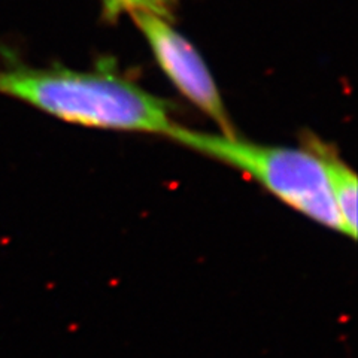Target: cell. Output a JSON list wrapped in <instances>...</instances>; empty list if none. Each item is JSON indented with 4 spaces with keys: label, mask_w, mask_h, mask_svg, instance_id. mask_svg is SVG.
I'll list each match as a JSON object with an SVG mask.
<instances>
[{
    "label": "cell",
    "mask_w": 358,
    "mask_h": 358,
    "mask_svg": "<svg viewBox=\"0 0 358 358\" xmlns=\"http://www.w3.org/2000/svg\"><path fill=\"white\" fill-rule=\"evenodd\" d=\"M109 3L129 9L130 13H143L171 20L175 10V0H109Z\"/></svg>",
    "instance_id": "obj_5"
},
{
    "label": "cell",
    "mask_w": 358,
    "mask_h": 358,
    "mask_svg": "<svg viewBox=\"0 0 358 358\" xmlns=\"http://www.w3.org/2000/svg\"><path fill=\"white\" fill-rule=\"evenodd\" d=\"M169 139L251 178L266 192L320 226L343 234L330 192L321 141L303 147L264 145L238 134L206 133L176 124Z\"/></svg>",
    "instance_id": "obj_2"
},
{
    "label": "cell",
    "mask_w": 358,
    "mask_h": 358,
    "mask_svg": "<svg viewBox=\"0 0 358 358\" xmlns=\"http://www.w3.org/2000/svg\"><path fill=\"white\" fill-rule=\"evenodd\" d=\"M131 17L178 92L214 121L221 133L236 134L217 83L194 45L178 33L169 20L143 13H133Z\"/></svg>",
    "instance_id": "obj_3"
},
{
    "label": "cell",
    "mask_w": 358,
    "mask_h": 358,
    "mask_svg": "<svg viewBox=\"0 0 358 358\" xmlns=\"http://www.w3.org/2000/svg\"><path fill=\"white\" fill-rule=\"evenodd\" d=\"M321 152L326 163L334 206L343 226V234L354 241L357 238L358 178L352 167L346 164L329 145L321 142Z\"/></svg>",
    "instance_id": "obj_4"
},
{
    "label": "cell",
    "mask_w": 358,
    "mask_h": 358,
    "mask_svg": "<svg viewBox=\"0 0 358 358\" xmlns=\"http://www.w3.org/2000/svg\"><path fill=\"white\" fill-rule=\"evenodd\" d=\"M0 94L92 129L169 138L176 126L166 100L109 69L81 72L13 64L0 69Z\"/></svg>",
    "instance_id": "obj_1"
}]
</instances>
